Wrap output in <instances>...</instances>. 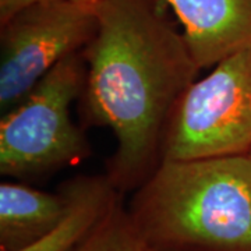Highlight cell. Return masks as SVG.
<instances>
[{
  "instance_id": "6da1fadb",
  "label": "cell",
  "mask_w": 251,
  "mask_h": 251,
  "mask_svg": "<svg viewBox=\"0 0 251 251\" xmlns=\"http://www.w3.org/2000/svg\"><path fill=\"white\" fill-rule=\"evenodd\" d=\"M98 31L82 50L81 110L116 140L106 176L122 194L159 165L172 113L201 70L163 0H100Z\"/></svg>"
},
{
  "instance_id": "7a4b0ae2",
  "label": "cell",
  "mask_w": 251,
  "mask_h": 251,
  "mask_svg": "<svg viewBox=\"0 0 251 251\" xmlns=\"http://www.w3.org/2000/svg\"><path fill=\"white\" fill-rule=\"evenodd\" d=\"M128 212L151 251H251L250 155L161 161Z\"/></svg>"
},
{
  "instance_id": "3957f363",
  "label": "cell",
  "mask_w": 251,
  "mask_h": 251,
  "mask_svg": "<svg viewBox=\"0 0 251 251\" xmlns=\"http://www.w3.org/2000/svg\"><path fill=\"white\" fill-rule=\"evenodd\" d=\"M87 64L82 50L59 63L0 120V173L36 179L82 161L91 153L70 106L81 97Z\"/></svg>"
},
{
  "instance_id": "277c9868",
  "label": "cell",
  "mask_w": 251,
  "mask_h": 251,
  "mask_svg": "<svg viewBox=\"0 0 251 251\" xmlns=\"http://www.w3.org/2000/svg\"><path fill=\"white\" fill-rule=\"evenodd\" d=\"M251 46L196 80L172 113L161 161L250 155Z\"/></svg>"
},
{
  "instance_id": "5b68a950",
  "label": "cell",
  "mask_w": 251,
  "mask_h": 251,
  "mask_svg": "<svg viewBox=\"0 0 251 251\" xmlns=\"http://www.w3.org/2000/svg\"><path fill=\"white\" fill-rule=\"evenodd\" d=\"M97 31V4L81 0L36 1L1 23V115L20 103L62 60L84 50Z\"/></svg>"
},
{
  "instance_id": "8992f818",
  "label": "cell",
  "mask_w": 251,
  "mask_h": 251,
  "mask_svg": "<svg viewBox=\"0 0 251 251\" xmlns=\"http://www.w3.org/2000/svg\"><path fill=\"white\" fill-rule=\"evenodd\" d=\"M183 25L200 69L251 46V0H163Z\"/></svg>"
},
{
  "instance_id": "52a82bcc",
  "label": "cell",
  "mask_w": 251,
  "mask_h": 251,
  "mask_svg": "<svg viewBox=\"0 0 251 251\" xmlns=\"http://www.w3.org/2000/svg\"><path fill=\"white\" fill-rule=\"evenodd\" d=\"M64 188L48 193L20 181L0 184V251L32 246L60 222L67 211Z\"/></svg>"
},
{
  "instance_id": "ba28073f",
  "label": "cell",
  "mask_w": 251,
  "mask_h": 251,
  "mask_svg": "<svg viewBox=\"0 0 251 251\" xmlns=\"http://www.w3.org/2000/svg\"><path fill=\"white\" fill-rule=\"evenodd\" d=\"M62 187L69 200L64 216L49 233L21 251H74L122 196L106 175L77 176Z\"/></svg>"
},
{
  "instance_id": "9c48e42d",
  "label": "cell",
  "mask_w": 251,
  "mask_h": 251,
  "mask_svg": "<svg viewBox=\"0 0 251 251\" xmlns=\"http://www.w3.org/2000/svg\"><path fill=\"white\" fill-rule=\"evenodd\" d=\"M74 251H151L137 230L122 198Z\"/></svg>"
},
{
  "instance_id": "30bf717a",
  "label": "cell",
  "mask_w": 251,
  "mask_h": 251,
  "mask_svg": "<svg viewBox=\"0 0 251 251\" xmlns=\"http://www.w3.org/2000/svg\"><path fill=\"white\" fill-rule=\"evenodd\" d=\"M42 1V0H0V24L7 21L11 16H14L18 10L24 9L32 3ZM92 4H98L100 0H81Z\"/></svg>"
},
{
  "instance_id": "8fae6325",
  "label": "cell",
  "mask_w": 251,
  "mask_h": 251,
  "mask_svg": "<svg viewBox=\"0 0 251 251\" xmlns=\"http://www.w3.org/2000/svg\"><path fill=\"white\" fill-rule=\"evenodd\" d=\"M250 158H251V152H250Z\"/></svg>"
}]
</instances>
